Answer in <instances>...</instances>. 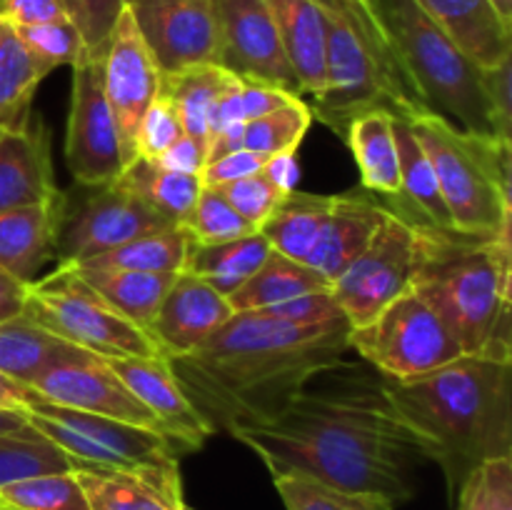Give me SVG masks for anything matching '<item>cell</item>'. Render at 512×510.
<instances>
[{
    "mask_svg": "<svg viewBox=\"0 0 512 510\" xmlns=\"http://www.w3.org/2000/svg\"><path fill=\"white\" fill-rule=\"evenodd\" d=\"M228 435L248 445L270 475H305L348 493L380 495L398 505L415 495L423 453L383 393V375L343 360L315 375L268 425Z\"/></svg>",
    "mask_w": 512,
    "mask_h": 510,
    "instance_id": "cell-1",
    "label": "cell"
},
{
    "mask_svg": "<svg viewBox=\"0 0 512 510\" xmlns=\"http://www.w3.org/2000/svg\"><path fill=\"white\" fill-rule=\"evenodd\" d=\"M348 335V320L293 325L248 310L170 365L213 435L230 433L273 423L315 375L343 363Z\"/></svg>",
    "mask_w": 512,
    "mask_h": 510,
    "instance_id": "cell-2",
    "label": "cell"
},
{
    "mask_svg": "<svg viewBox=\"0 0 512 510\" xmlns=\"http://www.w3.org/2000/svg\"><path fill=\"white\" fill-rule=\"evenodd\" d=\"M383 393L423 458L440 465L450 500L478 465L512 458V355H460L418 378H383Z\"/></svg>",
    "mask_w": 512,
    "mask_h": 510,
    "instance_id": "cell-3",
    "label": "cell"
},
{
    "mask_svg": "<svg viewBox=\"0 0 512 510\" xmlns=\"http://www.w3.org/2000/svg\"><path fill=\"white\" fill-rule=\"evenodd\" d=\"M410 290L440 315L465 355H512L510 230L413 228Z\"/></svg>",
    "mask_w": 512,
    "mask_h": 510,
    "instance_id": "cell-4",
    "label": "cell"
},
{
    "mask_svg": "<svg viewBox=\"0 0 512 510\" xmlns=\"http://www.w3.org/2000/svg\"><path fill=\"white\" fill-rule=\"evenodd\" d=\"M325 23V90L313 98V120L343 138L355 115L388 110L413 120L430 113L400 63L373 0H315Z\"/></svg>",
    "mask_w": 512,
    "mask_h": 510,
    "instance_id": "cell-5",
    "label": "cell"
},
{
    "mask_svg": "<svg viewBox=\"0 0 512 510\" xmlns=\"http://www.w3.org/2000/svg\"><path fill=\"white\" fill-rule=\"evenodd\" d=\"M373 5L425 108L455 128L500 138L483 70L460 53L415 0H373Z\"/></svg>",
    "mask_w": 512,
    "mask_h": 510,
    "instance_id": "cell-6",
    "label": "cell"
},
{
    "mask_svg": "<svg viewBox=\"0 0 512 510\" xmlns=\"http://www.w3.org/2000/svg\"><path fill=\"white\" fill-rule=\"evenodd\" d=\"M438 178L453 228L465 233L510 230L512 143L460 130L435 113L410 120Z\"/></svg>",
    "mask_w": 512,
    "mask_h": 510,
    "instance_id": "cell-7",
    "label": "cell"
},
{
    "mask_svg": "<svg viewBox=\"0 0 512 510\" xmlns=\"http://www.w3.org/2000/svg\"><path fill=\"white\" fill-rule=\"evenodd\" d=\"M25 318L63 343L100 358L163 355L143 328L113 308L70 265L28 283Z\"/></svg>",
    "mask_w": 512,
    "mask_h": 510,
    "instance_id": "cell-8",
    "label": "cell"
},
{
    "mask_svg": "<svg viewBox=\"0 0 512 510\" xmlns=\"http://www.w3.org/2000/svg\"><path fill=\"white\" fill-rule=\"evenodd\" d=\"M348 345L390 380H410L460 358L458 338L413 290L385 305L370 323L350 328Z\"/></svg>",
    "mask_w": 512,
    "mask_h": 510,
    "instance_id": "cell-9",
    "label": "cell"
},
{
    "mask_svg": "<svg viewBox=\"0 0 512 510\" xmlns=\"http://www.w3.org/2000/svg\"><path fill=\"white\" fill-rule=\"evenodd\" d=\"M40 435L53 440L73 460L105 468H140V465H173L180 460L178 448L163 433L105 415L63 408L38 395L25 410Z\"/></svg>",
    "mask_w": 512,
    "mask_h": 510,
    "instance_id": "cell-10",
    "label": "cell"
},
{
    "mask_svg": "<svg viewBox=\"0 0 512 510\" xmlns=\"http://www.w3.org/2000/svg\"><path fill=\"white\" fill-rule=\"evenodd\" d=\"M415 258L413 228L385 210L363 253L330 283V295L350 328L370 323L388 303L410 290Z\"/></svg>",
    "mask_w": 512,
    "mask_h": 510,
    "instance_id": "cell-11",
    "label": "cell"
},
{
    "mask_svg": "<svg viewBox=\"0 0 512 510\" xmlns=\"http://www.w3.org/2000/svg\"><path fill=\"white\" fill-rule=\"evenodd\" d=\"M65 163L75 183L85 188L113 183L125 168L118 125L103 93L100 58L88 53L73 65Z\"/></svg>",
    "mask_w": 512,
    "mask_h": 510,
    "instance_id": "cell-12",
    "label": "cell"
},
{
    "mask_svg": "<svg viewBox=\"0 0 512 510\" xmlns=\"http://www.w3.org/2000/svg\"><path fill=\"white\" fill-rule=\"evenodd\" d=\"M90 190L93 193L80 200L73 210L65 208L55 243L58 265H80L105 250L128 243L135 235L175 225L120 178Z\"/></svg>",
    "mask_w": 512,
    "mask_h": 510,
    "instance_id": "cell-13",
    "label": "cell"
},
{
    "mask_svg": "<svg viewBox=\"0 0 512 510\" xmlns=\"http://www.w3.org/2000/svg\"><path fill=\"white\" fill-rule=\"evenodd\" d=\"M218 20V65L240 80H258L300 95L275 28L270 0H213Z\"/></svg>",
    "mask_w": 512,
    "mask_h": 510,
    "instance_id": "cell-14",
    "label": "cell"
},
{
    "mask_svg": "<svg viewBox=\"0 0 512 510\" xmlns=\"http://www.w3.org/2000/svg\"><path fill=\"white\" fill-rule=\"evenodd\" d=\"M28 388L40 400H48L53 405L105 415V418L123 420V423L160 433L153 415L130 393V388L110 368L108 360L80 348H73L63 358L40 370Z\"/></svg>",
    "mask_w": 512,
    "mask_h": 510,
    "instance_id": "cell-15",
    "label": "cell"
},
{
    "mask_svg": "<svg viewBox=\"0 0 512 510\" xmlns=\"http://www.w3.org/2000/svg\"><path fill=\"white\" fill-rule=\"evenodd\" d=\"M100 68H103L105 100L113 110L120 148L128 165L130 160H135V133H138L140 118L163 83V73L150 55L128 5L110 30V38L100 55Z\"/></svg>",
    "mask_w": 512,
    "mask_h": 510,
    "instance_id": "cell-16",
    "label": "cell"
},
{
    "mask_svg": "<svg viewBox=\"0 0 512 510\" xmlns=\"http://www.w3.org/2000/svg\"><path fill=\"white\" fill-rule=\"evenodd\" d=\"M128 10L163 75L218 65L213 0H130Z\"/></svg>",
    "mask_w": 512,
    "mask_h": 510,
    "instance_id": "cell-17",
    "label": "cell"
},
{
    "mask_svg": "<svg viewBox=\"0 0 512 510\" xmlns=\"http://www.w3.org/2000/svg\"><path fill=\"white\" fill-rule=\"evenodd\" d=\"M130 388V393L148 408L158 423L160 433L178 448V453L200 450L205 440L213 438V430L205 425L185 390L180 388L173 365L165 355L145 358H105Z\"/></svg>",
    "mask_w": 512,
    "mask_h": 510,
    "instance_id": "cell-18",
    "label": "cell"
},
{
    "mask_svg": "<svg viewBox=\"0 0 512 510\" xmlns=\"http://www.w3.org/2000/svg\"><path fill=\"white\" fill-rule=\"evenodd\" d=\"M233 315L228 298L195 275L175 273L153 325L150 338L168 360L193 353Z\"/></svg>",
    "mask_w": 512,
    "mask_h": 510,
    "instance_id": "cell-19",
    "label": "cell"
},
{
    "mask_svg": "<svg viewBox=\"0 0 512 510\" xmlns=\"http://www.w3.org/2000/svg\"><path fill=\"white\" fill-rule=\"evenodd\" d=\"M73 473L90 510H188L178 463L105 468L73 460Z\"/></svg>",
    "mask_w": 512,
    "mask_h": 510,
    "instance_id": "cell-20",
    "label": "cell"
},
{
    "mask_svg": "<svg viewBox=\"0 0 512 510\" xmlns=\"http://www.w3.org/2000/svg\"><path fill=\"white\" fill-rule=\"evenodd\" d=\"M60 193L43 120L30 115L23 128L0 133V213L48 203Z\"/></svg>",
    "mask_w": 512,
    "mask_h": 510,
    "instance_id": "cell-21",
    "label": "cell"
},
{
    "mask_svg": "<svg viewBox=\"0 0 512 510\" xmlns=\"http://www.w3.org/2000/svg\"><path fill=\"white\" fill-rule=\"evenodd\" d=\"M423 13L480 70L512 58V25L490 0H415Z\"/></svg>",
    "mask_w": 512,
    "mask_h": 510,
    "instance_id": "cell-22",
    "label": "cell"
},
{
    "mask_svg": "<svg viewBox=\"0 0 512 510\" xmlns=\"http://www.w3.org/2000/svg\"><path fill=\"white\" fill-rule=\"evenodd\" d=\"M68 195L60 193L48 203L23 205L0 213V268L23 283H33L50 258H55L60 225Z\"/></svg>",
    "mask_w": 512,
    "mask_h": 510,
    "instance_id": "cell-23",
    "label": "cell"
},
{
    "mask_svg": "<svg viewBox=\"0 0 512 510\" xmlns=\"http://www.w3.org/2000/svg\"><path fill=\"white\" fill-rule=\"evenodd\" d=\"M395 140L400 155V190L393 198L380 200V205L410 228H453L435 170L410 128V120L395 118Z\"/></svg>",
    "mask_w": 512,
    "mask_h": 510,
    "instance_id": "cell-24",
    "label": "cell"
},
{
    "mask_svg": "<svg viewBox=\"0 0 512 510\" xmlns=\"http://www.w3.org/2000/svg\"><path fill=\"white\" fill-rule=\"evenodd\" d=\"M383 218L385 208L375 200L360 195H333L308 265L333 283L363 253Z\"/></svg>",
    "mask_w": 512,
    "mask_h": 510,
    "instance_id": "cell-25",
    "label": "cell"
},
{
    "mask_svg": "<svg viewBox=\"0 0 512 510\" xmlns=\"http://www.w3.org/2000/svg\"><path fill=\"white\" fill-rule=\"evenodd\" d=\"M275 28L300 95L325 90V23L315 0H270Z\"/></svg>",
    "mask_w": 512,
    "mask_h": 510,
    "instance_id": "cell-26",
    "label": "cell"
},
{
    "mask_svg": "<svg viewBox=\"0 0 512 510\" xmlns=\"http://www.w3.org/2000/svg\"><path fill=\"white\" fill-rule=\"evenodd\" d=\"M343 140L360 168L363 188L380 200L400 190V155L395 140V118L388 110H365L345 128Z\"/></svg>",
    "mask_w": 512,
    "mask_h": 510,
    "instance_id": "cell-27",
    "label": "cell"
},
{
    "mask_svg": "<svg viewBox=\"0 0 512 510\" xmlns=\"http://www.w3.org/2000/svg\"><path fill=\"white\" fill-rule=\"evenodd\" d=\"M238 75L220 65H193V68L178 70V73L163 75L160 90L170 98V103L178 110L183 135L193 138L208 158L210 143V115L215 103L238 83Z\"/></svg>",
    "mask_w": 512,
    "mask_h": 510,
    "instance_id": "cell-28",
    "label": "cell"
},
{
    "mask_svg": "<svg viewBox=\"0 0 512 510\" xmlns=\"http://www.w3.org/2000/svg\"><path fill=\"white\" fill-rule=\"evenodd\" d=\"M270 253H273V245L260 230L245 238L228 240V243L200 245L190 240L183 270L205 280L228 298L265 263Z\"/></svg>",
    "mask_w": 512,
    "mask_h": 510,
    "instance_id": "cell-29",
    "label": "cell"
},
{
    "mask_svg": "<svg viewBox=\"0 0 512 510\" xmlns=\"http://www.w3.org/2000/svg\"><path fill=\"white\" fill-rule=\"evenodd\" d=\"M43 78L48 73L23 43L18 28L0 15V133L28 123L33 95Z\"/></svg>",
    "mask_w": 512,
    "mask_h": 510,
    "instance_id": "cell-30",
    "label": "cell"
},
{
    "mask_svg": "<svg viewBox=\"0 0 512 510\" xmlns=\"http://www.w3.org/2000/svg\"><path fill=\"white\" fill-rule=\"evenodd\" d=\"M318 290H330V280L310 265L285 258L273 250L265 263L235 293L228 295V303L233 313H248V310L268 308V305L285 303V300L318 293Z\"/></svg>",
    "mask_w": 512,
    "mask_h": 510,
    "instance_id": "cell-31",
    "label": "cell"
},
{
    "mask_svg": "<svg viewBox=\"0 0 512 510\" xmlns=\"http://www.w3.org/2000/svg\"><path fill=\"white\" fill-rule=\"evenodd\" d=\"M75 268V265H70ZM80 278L93 285L118 313L133 320L145 333L173 283L175 273H140V270H93L75 268ZM150 335V333H148Z\"/></svg>",
    "mask_w": 512,
    "mask_h": 510,
    "instance_id": "cell-32",
    "label": "cell"
},
{
    "mask_svg": "<svg viewBox=\"0 0 512 510\" xmlns=\"http://www.w3.org/2000/svg\"><path fill=\"white\" fill-rule=\"evenodd\" d=\"M190 235L183 225H165L135 235L128 243L110 248L75 268L140 270V273H180L188 255Z\"/></svg>",
    "mask_w": 512,
    "mask_h": 510,
    "instance_id": "cell-33",
    "label": "cell"
},
{
    "mask_svg": "<svg viewBox=\"0 0 512 510\" xmlns=\"http://www.w3.org/2000/svg\"><path fill=\"white\" fill-rule=\"evenodd\" d=\"M330 203H333V195L293 190L283 200V205L275 210L273 218L260 228V233L268 238L275 253L308 265L310 253H313L325 218H328Z\"/></svg>",
    "mask_w": 512,
    "mask_h": 510,
    "instance_id": "cell-34",
    "label": "cell"
},
{
    "mask_svg": "<svg viewBox=\"0 0 512 510\" xmlns=\"http://www.w3.org/2000/svg\"><path fill=\"white\" fill-rule=\"evenodd\" d=\"M120 180L175 225L185 223L200 190H203L200 175L175 173V170H168L155 160L145 158L130 160L120 173Z\"/></svg>",
    "mask_w": 512,
    "mask_h": 510,
    "instance_id": "cell-35",
    "label": "cell"
},
{
    "mask_svg": "<svg viewBox=\"0 0 512 510\" xmlns=\"http://www.w3.org/2000/svg\"><path fill=\"white\" fill-rule=\"evenodd\" d=\"M70 350L73 345L45 333L25 315L0 323V370L23 385L33 383L40 370Z\"/></svg>",
    "mask_w": 512,
    "mask_h": 510,
    "instance_id": "cell-36",
    "label": "cell"
},
{
    "mask_svg": "<svg viewBox=\"0 0 512 510\" xmlns=\"http://www.w3.org/2000/svg\"><path fill=\"white\" fill-rule=\"evenodd\" d=\"M0 508L5 510H90L88 498L73 468L63 473H43L15 480L0 488Z\"/></svg>",
    "mask_w": 512,
    "mask_h": 510,
    "instance_id": "cell-37",
    "label": "cell"
},
{
    "mask_svg": "<svg viewBox=\"0 0 512 510\" xmlns=\"http://www.w3.org/2000/svg\"><path fill=\"white\" fill-rule=\"evenodd\" d=\"M310 123H313L310 105L303 98H293L290 103L275 108L273 113L248 120L243 133V148L268 155V158L278 153H298V145L303 143Z\"/></svg>",
    "mask_w": 512,
    "mask_h": 510,
    "instance_id": "cell-38",
    "label": "cell"
},
{
    "mask_svg": "<svg viewBox=\"0 0 512 510\" xmlns=\"http://www.w3.org/2000/svg\"><path fill=\"white\" fill-rule=\"evenodd\" d=\"M70 468L73 458L45 435L0 433V488L30 475L63 473Z\"/></svg>",
    "mask_w": 512,
    "mask_h": 510,
    "instance_id": "cell-39",
    "label": "cell"
},
{
    "mask_svg": "<svg viewBox=\"0 0 512 510\" xmlns=\"http://www.w3.org/2000/svg\"><path fill=\"white\" fill-rule=\"evenodd\" d=\"M273 483L285 510H395V505L380 495L348 493L305 475H273Z\"/></svg>",
    "mask_w": 512,
    "mask_h": 510,
    "instance_id": "cell-40",
    "label": "cell"
},
{
    "mask_svg": "<svg viewBox=\"0 0 512 510\" xmlns=\"http://www.w3.org/2000/svg\"><path fill=\"white\" fill-rule=\"evenodd\" d=\"M183 228L190 235V240L200 245L228 243V240L258 233L253 225L240 218L238 210L228 203V198L218 188H205V185L190 215L185 218Z\"/></svg>",
    "mask_w": 512,
    "mask_h": 510,
    "instance_id": "cell-41",
    "label": "cell"
},
{
    "mask_svg": "<svg viewBox=\"0 0 512 510\" xmlns=\"http://www.w3.org/2000/svg\"><path fill=\"white\" fill-rule=\"evenodd\" d=\"M450 503V510H512V458L478 465Z\"/></svg>",
    "mask_w": 512,
    "mask_h": 510,
    "instance_id": "cell-42",
    "label": "cell"
},
{
    "mask_svg": "<svg viewBox=\"0 0 512 510\" xmlns=\"http://www.w3.org/2000/svg\"><path fill=\"white\" fill-rule=\"evenodd\" d=\"M18 33L48 75L63 65L73 68L85 55L83 38L68 18L33 25V28H18Z\"/></svg>",
    "mask_w": 512,
    "mask_h": 510,
    "instance_id": "cell-43",
    "label": "cell"
},
{
    "mask_svg": "<svg viewBox=\"0 0 512 510\" xmlns=\"http://www.w3.org/2000/svg\"><path fill=\"white\" fill-rule=\"evenodd\" d=\"M178 138H183L178 110L170 103L168 95L158 90L153 103L140 118L138 133H135V158L158 160Z\"/></svg>",
    "mask_w": 512,
    "mask_h": 510,
    "instance_id": "cell-44",
    "label": "cell"
},
{
    "mask_svg": "<svg viewBox=\"0 0 512 510\" xmlns=\"http://www.w3.org/2000/svg\"><path fill=\"white\" fill-rule=\"evenodd\" d=\"M70 23L78 28L85 53L100 58L115 20L123 13V0H58Z\"/></svg>",
    "mask_w": 512,
    "mask_h": 510,
    "instance_id": "cell-45",
    "label": "cell"
},
{
    "mask_svg": "<svg viewBox=\"0 0 512 510\" xmlns=\"http://www.w3.org/2000/svg\"><path fill=\"white\" fill-rule=\"evenodd\" d=\"M218 190L228 198V203L238 210L240 218H243L245 223L253 225L255 230L263 228V225L273 218L275 210L283 205V200L288 198V195L280 193L263 173L235 180V183L228 185H220Z\"/></svg>",
    "mask_w": 512,
    "mask_h": 510,
    "instance_id": "cell-46",
    "label": "cell"
},
{
    "mask_svg": "<svg viewBox=\"0 0 512 510\" xmlns=\"http://www.w3.org/2000/svg\"><path fill=\"white\" fill-rule=\"evenodd\" d=\"M255 313L293 325H320L333 323V320H345V315L340 313L338 303H335V298L330 295V290L300 295V298L285 300V303L278 305H268V308H260L255 310Z\"/></svg>",
    "mask_w": 512,
    "mask_h": 510,
    "instance_id": "cell-47",
    "label": "cell"
},
{
    "mask_svg": "<svg viewBox=\"0 0 512 510\" xmlns=\"http://www.w3.org/2000/svg\"><path fill=\"white\" fill-rule=\"evenodd\" d=\"M268 163V155L253 153V150H233V153H225L220 158L208 160L200 170V180H203L205 188H220V185L235 183V180L250 178V175H258L260 170Z\"/></svg>",
    "mask_w": 512,
    "mask_h": 510,
    "instance_id": "cell-48",
    "label": "cell"
},
{
    "mask_svg": "<svg viewBox=\"0 0 512 510\" xmlns=\"http://www.w3.org/2000/svg\"><path fill=\"white\" fill-rule=\"evenodd\" d=\"M510 75H512V58L500 63L498 68L483 70L485 93H488L490 110H493L495 128H498L500 138H512V90H510Z\"/></svg>",
    "mask_w": 512,
    "mask_h": 510,
    "instance_id": "cell-49",
    "label": "cell"
},
{
    "mask_svg": "<svg viewBox=\"0 0 512 510\" xmlns=\"http://www.w3.org/2000/svg\"><path fill=\"white\" fill-rule=\"evenodd\" d=\"M0 15L15 28H33L68 18L58 0H0Z\"/></svg>",
    "mask_w": 512,
    "mask_h": 510,
    "instance_id": "cell-50",
    "label": "cell"
},
{
    "mask_svg": "<svg viewBox=\"0 0 512 510\" xmlns=\"http://www.w3.org/2000/svg\"><path fill=\"white\" fill-rule=\"evenodd\" d=\"M155 163L163 165V168L168 170H175V173L200 175V170H203L205 165V150L200 148L193 138L183 135V138L175 140Z\"/></svg>",
    "mask_w": 512,
    "mask_h": 510,
    "instance_id": "cell-51",
    "label": "cell"
},
{
    "mask_svg": "<svg viewBox=\"0 0 512 510\" xmlns=\"http://www.w3.org/2000/svg\"><path fill=\"white\" fill-rule=\"evenodd\" d=\"M275 188L280 190L283 195H290L293 190H298V180H300V165H298V155L295 153H278L270 155L265 168L260 170Z\"/></svg>",
    "mask_w": 512,
    "mask_h": 510,
    "instance_id": "cell-52",
    "label": "cell"
},
{
    "mask_svg": "<svg viewBox=\"0 0 512 510\" xmlns=\"http://www.w3.org/2000/svg\"><path fill=\"white\" fill-rule=\"evenodd\" d=\"M25 300H28V283L0 268V323L20 318L25 313Z\"/></svg>",
    "mask_w": 512,
    "mask_h": 510,
    "instance_id": "cell-53",
    "label": "cell"
},
{
    "mask_svg": "<svg viewBox=\"0 0 512 510\" xmlns=\"http://www.w3.org/2000/svg\"><path fill=\"white\" fill-rule=\"evenodd\" d=\"M35 393L28 385L18 383L15 378L5 375L0 370V410H15V413H25L28 405L33 403Z\"/></svg>",
    "mask_w": 512,
    "mask_h": 510,
    "instance_id": "cell-54",
    "label": "cell"
},
{
    "mask_svg": "<svg viewBox=\"0 0 512 510\" xmlns=\"http://www.w3.org/2000/svg\"><path fill=\"white\" fill-rule=\"evenodd\" d=\"M0 433H15V435H33L38 430L30 425L25 413H15V410H0Z\"/></svg>",
    "mask_w": 512,
    "mask_h": 510,
    "instance_id": "cell-55",
    "label": "cell"
},
{
    "mask_svg": "<svg viewBox=\"0 0 512 510\" xmlns=\"http://www.w3.org/2000/svg\"><path fill=\"white\" fill-rule=\"evenodd\" d=\"M490 3H493L495 10L503 15V20H508L512 25V0H490Z\"/></svg>",
    "mask_w": 512,
    "mask_h": 510,
    "instance_id": "cell-56",
    "label": "cell"
},
{
    "mask_svg": "<svg viewBox=\"0 0 512 510\" xmlns=\"http://www.w3.org/2000/svg\"><path fill=\"white\" fill-rule=\"evenodd\" d=\"M188 510H198V508H193V505H188Z\"/></svg>",
    "mask_w": 512,
    "mask_h": 510,
    "instance_id": "cell-57",
    "label": "cell"
},
{
    "mask_svg": "<svg viewBox=\"0 0 512 510\" xmlns=\"http://www.w3.org/2000/svg\"><path fill=\"white\" fill-rule=\"evenodd\" d=\"M123 3H125V5H128V3H130V0H123Z\"/></svg>",
    "mask_w": 512,
    "mask_h": 510,
    "instance_id": "cell-58",
    "label": "cell"
},
{
    "mask_svg": "<svg viewBox=\"0 0 512 510\" xmlns=\"http://www.w3.org/2000/svg\"><path fill=\"white\" fill-rule=\"evenodd\" d=\"M0 510H5V508H0Z\"/></svg>",
    "mask_w": 512,
    "mask_h": 510,
    "instance_id": "cell-59",
    "label": "cell"
}]
</instances>
